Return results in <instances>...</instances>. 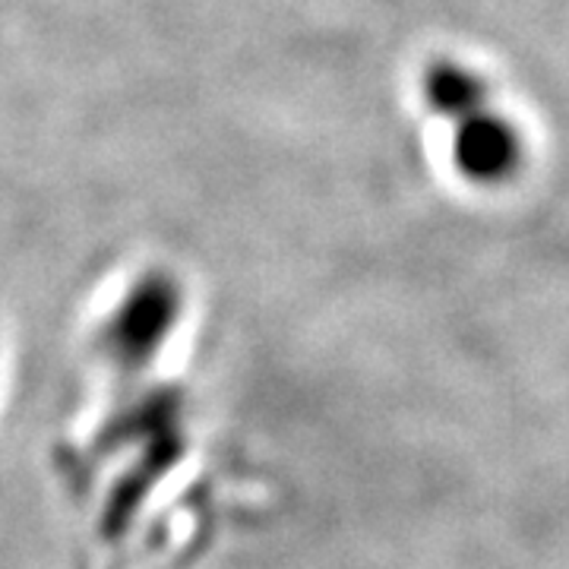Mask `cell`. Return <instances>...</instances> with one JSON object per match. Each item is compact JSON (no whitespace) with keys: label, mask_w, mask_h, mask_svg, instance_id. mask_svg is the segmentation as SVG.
Listing matches in <instances>:
<instances>
[{"label":"cell","mask_w":569,"mask_h":569,"mask_svg":"<svg viewBox=\"0 0 569 569\" xmlns=\"http://www.w3.org/2000/svg\"><path fill=\"white\" fill-rule=\"evenodd\" d=\"M418 92L425 108L447 127L449 162L475 187H503L529 159V142L519 121L497 102L485 70L459 58L425 63Z\"/></svg>","instance_id":"obj_1"},{"label":"cell","mask_w":569,"mask_h":569,"mask_svg":"<svg viewBox=\"0 0 569 569\" xmlns=\"http://www.w3.org/2000/svg\"><path fill=\"white\" fill-rule=\"evenodd\" d=\"M183 284L168 269H149L137 276L121 301L111 307L96 332L104 361L118 370H140L156 361L168 346V336L181 323Z\"/></svg>","instance_id":"obj_2"}]
</instances>
